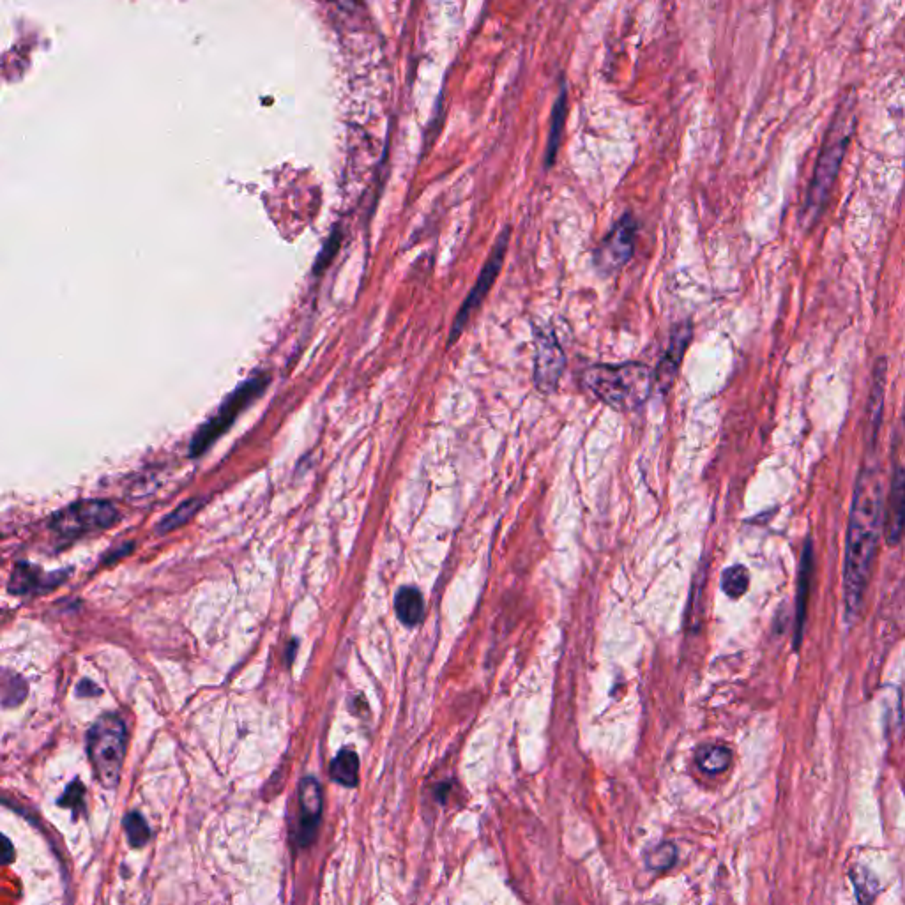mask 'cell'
I'll list each match as a JSON object with an SVG mask.
<instances>
[{
  "mask_svg": "<svg viewBox=\"0 0 905 905\" xmlns=\"http://www.w3.org/2000/svg\"><path fill=\"white\" fill-rule=\"evenodd\" d=\"M884 527V495L881 474L875 467L861 471L847 525L844 564L845 619L854 623L865 600L874 568L875 552Z\"/></svg>",
  "mask_w": 905,
  "mask_h": 905,
  "instance_id": "obj_1",
  "label": "cell"
},
{
  "mask_svg": "<svg viewBox=\"0 0 905 905\" xmlns=\"http://www.w3.org/2000/svg\"><path fill=\"white\" fill-rule=\"evenodd\" d=\"M582 382L601 404L617 412L637 411L653 391V373L649 366L637 361L589 366Z\"/></svg>",
  "mask_w": 905,
  "mask_h": 905,
  "instance_id": "obj_2",
  "label": "cell"
},
{
  "mask_svg": "<svg viewBox=\"0 0 905 905\" xmlns=\"http://www.w3.org/2000/svg\"><path fill=\"white\" fill-rule=\"evenodd\" d=\"M854 98L844 99V103L838 107L837 115L833 117V124L829 128L828 135L824 138L819 161L815 167L814 179L808 188L805 211L807 218L819 216L822 207L826 206L833 184L837 181L838 170L842 167L847 147L851 144L852 131H854Z\"/></svg>",
  "mask_w": 905,
  "mask_h": 905,
  "instance_id": "obj_3",
  "label": "cell"
},
{
  "mask_svg": "<svg viewBox=\"0 0 905 905\" xmlns=\"http://www.w3.org/2000/svg\"><path fill=\"white\" fill-rule=\"evenodd\" d=\"M87 753L99 784L115 789L126 757V727L119 716H99L92 723L87 732Z\"/></svg>",
  "mask_w": 905,
  "mask_h": 905,
  "instance_id": "obj_4",
  "label": "cell"
},
{
  "mask_svg": "<svg viewBox=\"0 0 905 905\" xmlns=\"http://www.w3.org/2000/svg\"><path fill=\"white\" fill-rule=\"evenodd\" d=\"M267 382H269V377L266 373H257L255 377L239 384L225 398V402L218 407V411L214 412L213 416L198 428L197 434L190 442V457H202L207 449L220 439L221 435L227 434L230 426L236 423L237 416L264 393Z\"/></svg>",
  "mask_w": 905,
  "mask_h": 905,
  "instance_id": "obj_5",
  "label": "cell"
},
{
  "mask_svg": "<svg viewBox=\"0 0 905 905\" xmlns=\"http://www.w3.org/2000/svg\"><path fill=\"white\" fill-rule=\"evenodd\" d=\"M117 520V510L108 501H80L59 511L52 518V531L62 538H80L84 534L108 529Z\"/></svg>",
  "mask_w": 905,
  "mask_h": 905,
  "instance_id": "obj_6",
  "label": "cell"
},
{
  "mask_svg": "<svg viewBox=\"0 0 905 905\" xmlns=\"http://www.w3.org/2000/svg\"><path fill=\"white\" fill-rule=\"evenodd\" d=\"M508 246H510V229L501 232V236L495 243L494 250L488 257L487 264H485L483 271L478 276V282L472 287L471 294L465 299L462 308L458 310L457 319L453 322V328H451V333H449V345H453L462 336L465 326L471 320L472 313L483 305L488 292L494 287L495 280H497V276H499L502 266H504Z\"/></svg>",
  "mask_w": 905,
  "mask_h": 905,
  "instance_id": "obj_7",
  "label": "cell"
},
{
  "mask_svg": "<svg viewBox=\"0 0 905 905\" xmlns=\"http://www.w3.org/2000/svg\"><path fill=\"white\" fill-rule=\"evenodd\" d=\"M566 370V356L556 333L534 326V384L541 393H554Z\"/></svg>",
  "mask_w": 905,
  "mask_h": 905,
  "instance_id": "obj_8",
  "label": "cell"
},
{
  "mask_svg": "<svg viewBox=\"0 0 905 905\" xmlns=\"http://www.w3.org/2000/svg\"><path fill=\"white\" fill-rule=\"evenodd\" d=\"M637 220L633 214H624L617 221L609 236L605 237L596 251V264L605 273H617L621 267L626 266L633 255L635 237H637Z\"/></svg>",
  "mask_w": 905,
  "mask_h": 905,
  "instance_id": "obj_9",
  "label": "cell"
},
{
  "mask_svg": "<svg viewBox=\"0 0 905 905\" xmlns=\"http://www.w3.org/2000/svg\"><path fill=\"white\" fill-rule=\"evenodd\" d=\"M692 340V326L690 324H681L672 331L670 336L669 349L665 350L660 365L653 373V389L660 391L662 395H667L672 384L676 381L679 366L683 363L686 349Z\"/></svg>",
  "mask_w": 905,
  "mask_h": 905,
  "instance_id": "obj_10",
  "label": "cell"
},
{
  "mask_svg": "<svg viewBox=\"0 0 905 905\" xmlns=\"http://www.w3.org/2000/svg\"><path fill=\"white\" fill-rule=\"evenodd\" d=\"M299 803V821H297V840L306 845L312 842L313 835L319 826L322 815V789L313 776H306L299 784L297 792Z\"/></svg>",
  "mask_w": 905,
  "mask_h": 905,
  "instance_id": "obj_11",
  "label": "cell"
},
{
  "mask_svg": "<svg viewBox=\"0 0 905 905\" xmlns=\"http://www.w3.org/2000/svg\"><path fill=\"white\" fill-rule=\"evenodd\" d=\"M905 534V469L897 467L891 480L890 495L884 508V536L890 547H897Z\"/></svg>",
  "mask_w": 905,
  "mask_h": 905,
  "instance_id": "obj_12",
  "label": "cell"
},
{
  "mask_svg": "<svg viewBox=\"0 0 905 905\" xmlns=\"http://www.w3.org/2000/svg\"><path fill=\"white\" fill-rule=\"evenodd\" d=\"M812 571H814V547L812 540H807L801 568H799L798 596H796V623H794V649H799L805 630L807 619L808 596H810V584H812Z\"/></svg>",
  "mask_w": 905,
  "mask_h": 905,
  "instance_id": "obj_13",
  "label": "cell"
},
{
  "mask_svg": "<svg viewBox=\"0 0 905 905\" xmlns=\"http://www.w3.org/2000/svg\"><path fill=\"white\" fill-rule=\"evenodd\" d=\"M395 609L396 616L405 626H416L425 614L423 596L416 587H402L396 594Z\"/></svg>",
  "mask_w": 905,
  "mask_h": 905,
  "instance_id": "obj_14",
  "label": "cell"
},
{
  "mask_svg": "<svg viewBox=\"0 0 905 905\" xmlns=\"http://www.w3.org/2000/svg\"><path fill=\"white\" fill-rule=\"evenodd\" d=\"M331 776L336 784L343 785V787H356L359 778L358 753L350 748H345L338 753L331 764Z\"/></svg>",
  "mask_w": 905,
  "mask_h": 905,
  "instance_id": "obj_15",
  "label": "cell"
},
{
  "mask_svg": "<svg viewBox=\"0 0 905 905\" xmlns=\"http://www.w3.org/2000/svg\"><path fill=\"white\" fill-rule=\"evenodd\" d=\"M45 573H41L38 568H34L31 564H18L9 580V591L13 594L31 593L38 591L41 587H45Z\"/></svg>",
  "mask_w": 905,
  "mask_h": 905,
  "instance_id": "obj_16",
  "label": "cell"
},
{
  "mask_svg": "<svg viewBox=\"0 0 905 905\" xmlns=\"http://www.w3.org/2000/svg\"><path fill=\"white\" fill-rule=\"evenodd\" d=\"M732 761V753L729 748L718 745L702 746L697 752V764L702 771L709 775H718L729 768Z\"/></svg>",
  "mask_w": 905,
  "mask_h": 905,
  "instance_id": "obj_17",
  "label": "cell"
},
{
  "mask_svg": "<svg viewBox=\"0 0 905 905\" xmlns=\"http://www.w3.org/2000/svg\"><path fill=\"white\" fill-rule=\"evenodd\" d=\"M564 121H566V89L561 91L556 101V107L552 112V128L548 133L547 142V167H552L556 161V154L561 145V135H563Z\"/></svg>",
  "mask_w": 905,
  "mask_h": 905,
  "instance_id": "obj_18",
  "label": "cell"
},
{
  "mask_svg": "<svg viewBox=\"0 0 905 905\" xmlns=\"http://www.w3.org/2000/svg\"><path fill=\"white\" fill-rule=\"evenodd\" d=\"M750 586V573L745 566H732L729 570L723 571L722 589L723 593L731 598H741L748 591Z\"/></svg>",
  "mask_w": 905,
  "mask_h": 905,
  "instance_id": "obj_19",
  "label": "cell"
},
{
  "mask_svg": "<svg viewBox=\"0 0 905 905\" xmlns=\"http://www.w3.org/2000/svg\"><path fill=\"white\" fill-rule=\"evenodd\" d=\"M124 829L131 847H144L151 838V829L138 812H131L124 817Z\"/></svg>",
  "mask_w": 905,
  "mask_h": 905,
  "instance_id": "obj_20",
  "label": "cell"
},
{
  "mask_svg": "<svg viewBox=\"0 0 905 905\" xmlns=\"http://www.w3.org/2000/svg\"><path fill=\"white\" fill-rule=\"evenodd\" d=\"M200 506H202V501H198V499H191V501L184 502V504H181L172 515L163 518V522H161L160 527H158V531H160V533H168V531H172L175 527L183 525L184 522H188V520L197 513Z\"/></svg>",
  "mask_w": 905,
  "mask_h": 905,
  "instance_id": "obj_21",
  "label": "cell"
},
{
  "mask_svg": "<svg viewBox=\"0 0 905 905\" xmlns=\"http://www.w3.org/2000/svg\"><path fill=\"white\" fill-rule=\"evenodd\" d=\"M677 851L672 844H660L653 851L646 854L647 867L651 870L662 872L665 868L672 867L676 861Z\"/></svg>",
  "mask_w": 905,
  "mask_h": 905,
  "instance_id": "obj_22",
  "label": "cell"
},
{
  "mask_svg": "<svg viewBox=\"0 0 905 905\" xmlns=\"http://www.w3.org/2000/svg\"><path fill=\"white\" fill-rule=\"evenodd\" d=\"M82 798H84V787L80 785V782H75V784L69 785L68 791L62 796L59 803L64 808H77L82 805Z\"/></svg>",
  "mask_w": 905,
  "mask_h": 905,
  "instance_id": "obj_23",
  "label": "cell"
},
{
  "mask_svg": "<svg viewBox=\"0 0 905 905\" xmlns=\"http://www.w3.org/2000/svg\"><path fill=\"white\" fill-rule=\"evenodd\" d=\"M89 690H99V688L98 686L92 685L89 679H85V681H82V683L78 685V695H80V697H82V695H89V697H92ZM99 692H101V690H99Z\"/></svg>",
  "mask_w": 905,
  "mask_h": 905,
  "instance_id": "obj_24",
  "label": "cell"
},
{
  "mask_svg": "<svg viewBox=\"0 0 905 905\" xmlns=\"http://www.w3.org/2000/svg\"><path fill=\"white\" fill-rule=\"evenodd\" d=\"M4 844H6V849H4V856H2V860H4V863H11V860H13V847H11L9 838L4 837Z\"/></svg>",
  "mask_w": 905,
  "mask_h": 905,
  "instance_id": "obj_25",
  "label": "cell"
},
{
  "mask_svg": "<svg viewBox=\"0 0 905 905\" xmlns=\"http://www.w3.org/2000/svg\"><path fill=\"white\" fill-rule=\"evenodd\" d=\"M904 421H905V407H904Z\"/></svg>",
  "mask_w": 905,
  "mask_h": 905,
  "instance_id": "obj_26",
  "label": "cell"
}]
</instances>
